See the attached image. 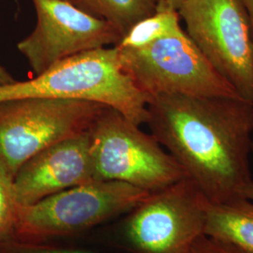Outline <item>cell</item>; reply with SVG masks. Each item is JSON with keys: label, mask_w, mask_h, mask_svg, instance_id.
Instances as JSON below:
<instances>
[{"label": "cell", "mask_w": 253, "mask_h": 253, "mask_svg": "<svg viewBox=\"0 0 253 253\" xmlns=\"http://www.w3.org/2000/svg\"><path fill=\"white\" fill-rule=\"evenodd\" d=\"M106 107L87 100L51 98L0 101V163L14 178L36 154L87 131Z\"/></svg>", "instance_id": "obj_6"}, {"label": "cell", "mask_w": 253, "mask_h": 253, "mask_svg": "<svg viewBox=\"0 0 253 253\" xmlns=\"http://www.w3.org/2000/svg\"><path fill=\"white\" fill-rule=\"evenodd\" d=\"M205 235L239 253H253V202L236 197L209 202Z\"/></svg>", "instance_id": "obj_11"}, {"label": "cell", "mask_w": 253, "mask_h": 253, "mask_svg": "<svg viewBox=\"0 0 253 253\" xmlns=\"http://www.w3.org/2000/svg\"><path fill=\"white\" fill-rule=\"evenodd\" d=\"M151 134L209 202L241 196L252 179L253 103L242 98L164 95L147 104Z\"/></svg>", "instance_id": "obj_1"}, {"label": "cell", "mask_w": 253, "mask_h": 253, "mask_svg": "<svg viewBox=\"0 0 253 253\" xmlns=\"http://www.w3.org/2000/svg\"><path fill=\"white\" fill-rule=\"evenodd\" d=\"M242 2H243V4H244V6L247 9L249 16H250L253 35V0H242Z\"/></svg>", "instance_id": "obj_20"}, {"label": "cell", "mask_w": 253, "mask_h": 253, "mask_svg": "<svg viewBox=\"0 0 253 253\" xmlns=\"http://www.w3.org/2000/svg\"><path fill=\"white\" fill-rule=\"evenodd\" d=\"M89 129L48 146L21 166L14 176L20 206L96 181Z\"/></svg>", "instance_id": "obj_10"}, {"label": "cell", "mask_w": 253, "mask_h": 253, "mask_svg": "<svg viewBox=\"0 0 253 253\" xmlns=\"http://www.w3.org/2000/svg\"></svg>", "instance_id": "obj_22"}, {"label": "cell", "mask_w": 253, "mask_h": 253, "mask_svg": "<svg viewBox=\"0 0 253 253\" xmlns=\"http://www.w3.org/2000/svg\"><path fill=\"white\" fill-rule=\"evenodd\" d=\"M190 253H239L226 245L204 235L193 246Z\"/></svg>", "instance_id": "obj_16"}, {"label": "cell", "mask_w": 253, "mask_h": 253, "mask_svg": "<svg viewBox=\"0 0 253 253\" xmlns=\"http://www.w3.org/2000/svg\"><path fill=\"white\" fill-rule=\"evenodd\" d=\"M16 80L12 77V75L5 68H3L0 65V86L6 85V84H12Z\"/></svg>", "instance_id": "obj_17"}, {"label": "cell", "mask_w": 253, "mask_h": 253, "mask_svg": "<svg viewBox=\"0 0 253 253\" xmlns=\"http://www.w3.org/2000/svg\"><path fill=\"white\" fill-rule=\"evenodd\" d=\"M159 0H76L75 5L94 16L103 19L121 36L137 22L154 14Z\"/></svg>", "instance_id": "obj_12"}, {"label": "cell", "mask_w": 253, "mask_h": 253, "mask_svg": "<svg viewBox=\"0 0 253 253\" xmlns=\"http://www.w3.org/2000/svg\"><path fill=\"white\" fill-rule=\"evenodd\" d=\"M51 98L102 103L141 126L150 99L126 73L117 46L73 55L25 82L0 86V101Z\"/></svg>", "instance_id": "obj_3"}, {"label": "cell", "mask_w": 253, "mask_h": 253, "mask_svg": "<svg viewBox=\"0 0 253 253\" xmlns=\"http://www.w3.org/2000/svg\"><path fill=\"white\" fill-rule=\"evenodd\" d=\"M19 208L14 178L0 163V241L12 235Z\"/></svg>", "instance_id": "obj_15"}, {"label": "cell", "mask_w": 253, "mask_h": 253, "mask_svg": "<svg viewBox=\"0 0 253 253\" xmlns=\"http://www.w3.org/2000/svg\"><path fill=\"white\" fill-rule=\"evenodd\" d=\"M241 196L253 202V180L247 184L241 190Z\"/></svg>", "instance_id": "obj_19"}, {"label": "cell", "mask_w": 253, "mask_h": 253, "mask_svg": "<svg viewBox=\"0 0 253 253\" xmlns=\"http://www.w3.org/2000/svg\"><path fill=\"white\" fill-rule=\"evenodd\" d=\"M0 253H118L103 247L94 249L91 247L65 243L64 241L29 243L9 237L0 241Z\"/></svg>", "instance_id": "obj_14"}, {"label": "cell", "mask_w": 253, "mask_h": 253, "mask_svg": "<svg viewBox=\"0 0 253 253\" xmlns=\"http://www.w3.org/2000/svg\"><path fill=\"white\" fill-rule=\"evenodd\" d=\"M118 49L126 73L150 100L164 95L241 98L184 30L141 49Z\"/></svg>", "instance_id": "obj_7"}, {"label": "cell", "mask_w": 253, "mask_h": 253, "mask_svg": "<svg viewBox=\"0 0 253 253\" xmlns=\"http://www.w3.org/2000/svg\"><path fill=\"white\" fill-rule=\"evenodd\" d=\"M89 132L95 180L124 182L154 192L187 176L151 133L114 108L104 109Z\"/></svg>", "instance_id": "obj_5"}, {"label": "cell", "mask_w": 253, "mask_h": 253, "mask_svg": "<svg viewBox=\"0 0 253 253\" xmlns=\"http://www.w3.org/2000/svg\"><path fill=\"white\" fill-rule=\"evenodd\" d=\"M150 192L119 181H92L20 206L10 237L29 243L85 236L135 208Z\"/></svg>", "instance_id": "obj_4"}, {"label": "cell", "mask_w": 253, "mask_h": 253, "mask_svg": "<svg viewBox=\"0 0 253 253\" xmlns=\"http://www.w3.org/2000/svg\"><path fill=\"white\" fill-rule=\"evenodd\" d=\"M186 33L244 100H253V35L242 0H186Z\"/></svg>", "instance_id": "obj_8"}, {"label": "cell", "mask_w": 253, "mask_h": 253, "mask_svg": "<svg viewBox=\"0 0 253 253\" xmlns=\"http://www.w3.org/2000/svg\"><path fill=\"white\" fill-rule=\"evenodd\" d=\"M186 0H159L158 3L164 5L168 8H171L172 9H175V10H178V9L180 8L181 5L185 2Z\"/></svg>", "instance_id": "obj_18"}, {"label": "cell", "mask_w": 253, "mask_h": 253, "mask_svg": "<svg viewBox=\"0 0 253 253\" xmlns=\"http://www.w3.org/2000/svg\"><path fill=\"white\" fill-rule=\"evenodd\" d=\"M182 31L178 11L158 3L156 12L137 22L116 46L124 50L141 49Z\"/></svg>", "instance_id": "obj_13"}, {"label": "cell", "mask_w": 253, "mask_h": 253, "mask_svg": "<svg viewBox=\"0 0 253 253\" xmlns=\"http://www.w3.org/2000/svg\"><path fill=\"white\" fill-rule=\"evenodd\" d=\"M208 203L186 176L96 230V240L118 253H190L205 235Z\"/></svg>", "instance_id": "obj_2"}, {"label": "cell", "mask_w": 253, "mask_h": 253, "mask_svg": "<svg viewBox=\"0 0 253 253\" xmlns=\"http://www.w3.org/2000/svg\"><path fill=\"white\" fill-rule=\"evenodd\" d=\"M67 1H69V2H71V3H73L75 5V2H76V0H67Z\"/></svg>", "instance_id": "obj_21"}, {"label": "cell", "mask_w": 253, "mask_h": 253, "mask_svg": "<svg viewBox=\"0 0 253 253\" xmlns=\"http://www.w3.org/2000/svg\"><path fill=\"white\" fill-rule=\"evenodd\" d=\"M31 1L36 27L17 48L35 76L73 55L116 46L122 38L109 22L67 0Z\"/></svg>", "instance_id": "obj_9"}]
</instances>
